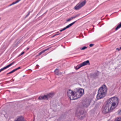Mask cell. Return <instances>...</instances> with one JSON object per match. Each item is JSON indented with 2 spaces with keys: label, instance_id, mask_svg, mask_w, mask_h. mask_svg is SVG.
Wrapping results in <instances>:
<instances>
[{
  "label": "cell",
  "instance_id": "1",
  "mask_svg": "<svg viewBox=\"0 0 121 121\" xmlns=\"http://www.w3.org/2000/svg\"><path fill=\"white\" fill-rule=\"evenodd\" d=\"M119 99L117 97H113L107 101L102 109V112L106 114L109 113L113 110L118 105Z\"/></svg>",
  "mask_w": 121,
  "mask_h": 121
},
{
  "label": "cell",
  "instance_id": "2",
  "mask_svg": "<svg viewBox=\"0 0 121 121\" xmlns=\"http://www.w3.org/2000/svg\"><path fill=\"white\" fill-rule=\"evenodd\" d=\"M84 94V90L82 88L70 89L67 92V95L71 101L80 98Z\"/></svg>",
  "mask_w": 121,
  "mask_h": 121
},
{
  "label": "cell",
  "instance_id": "3",
  "mask_svg": "<svg viewBox=\"0 0 121 121\" xmlns=\"http://www.w3.org/2000/svg\"><path fill=\"white\" fill-rule=\"evenodd\" d=\"M107 92V88L105 85L102 86L98 90V93L97 96L98 100L103 98L105 97Z\"/></svg>",
  "mask_w": 121,
  "mask_h": 121
},
{
  "label": "cell",
  "instance_id": "4",
  "mask_svg": "<svg viewBox=\"0 0 121 121\" xmlns=\"http://www.w3.org/2000/svg\"><path fill=\"white\" fill-rule=\"evenodd\" d=\"M90 64V62L88 60L85 61V62H84L82 63H81L79 65L77 66H76L75 67V69L76 70H78L81 67H83L84 66H85V65H88Z\"/></svg>",
  "mask_w": 121,
  "mask_h": 121
},
{
  "label": "cell",
  "instance_id": "5",
  "mask_svg": "<svg viewBox=\"0 0 121 121\" xmlns=\"http://www.w3.org/2000/svg\"><path fill=\"white\" fill-rule=\"evenodd\" d=\"M86 1H82V2H81L79 4H77V5L74 7V9H75L76 10L79 9L80 8L82 7L83 6H84L85 4H86Z\"/></svg>",
  "mask_w": 121,
  "mask_h": 121
},
{
  "label": "cell",
  "instance_id": "6",
  "mask_svg": "<svg viewBox=\"0 0 121 121\" xmlns=\"http://www.w3.org/2000/svg\"><path fill=\"white\" fill-rule=\"evenodd\" d=\"M76 22V21H75V22H73V23H71V24H70L68 26H66L64 28L62 29H61V30H60V32L62 31H64V30H65V29H68V28H69L71 26L73 25L74 24H75V22Z\"/></svg>",
  "mask_w": 121,
  "mask_h": 121
},
{
  "label": "cell",
  "instance_id": "7",
  "mask_svg": "<svg viewBox=\"0 0 121 121\" xmlns=\"http://www.w3.org/2000/svg\"><path fill=\"white\" fill-rule=\"evenodd\" d=\"M14 63V62H13V63H11V64H10L8 65H7L5 67H4V68H3L2 69H0V72H1V71H2L3 70H5V69H7L10 66H11V65H12Z\"/></svg>",
  "mask_w": 121,
  "mask_h": 121
},
{
  "label": "cell",
  "instance_id": "8",
  "mask_svg": "<svg viewBox=\"0 0 121 121\" xmlns=\"http://www.w3.org/2000/svg\"><path fill=\"white\" fill-rule=\"evenodd\" d=\"M15 121H27L25 120V119H24L23 117H18Z\"/></svg>",
  "mask_w": 121,
  "mask_h": 121
},
{
  "label": "cell",
  "instance_id": "9",
  "mask_svg": "<svg viewBox=\"0 0 121 121\" xmlns=\"http://www.w3.org/2000/svg\"><path fill=\"white\" fill-rule=\"evenodd\" d=\"M21 68L20 67H18V68H17L15 69H14V70H13L12 71H11V72L9 73H7V74H10V73H14V72L15 71H16L17 70H18V69H20Z\"/></svg>",
  "mask_w": 121,
  "mask_h": 121
},
{
  "label": "cell",
  "instance_id": "10",
  "mask_svg": "<svg viewBox=\"0 0 121 121\" xmlns=\"http://www.w3.org/2000/svg\"><path fill=\"white\" fill-rule=\"evenodd\" d=\"M79 15H77L75 16H73V17H71V18H69L67 20V21H70L71 20L73 19V18H76L77 16H78Z\"/></svg>",
  "mask_w": 121,
  "mask_h": 121
},
{
  "label": "cell",
  "instance_id": "11",
  "mask_svg": "<svg viewBox=\"0 0 121 121\" xmlns=\"http://www.w3.org/2000/svg\"><path fill=\"white\" fill-rule=\"evenodd\" d=\"M49 48H48L47 49H45V50H43V51H41V52H40V53L39 54H38V56H39V55H41V54H42L43 53H44V52H45V51H47V50H48L49 49Z\"/></svg>",
  "mask_w": 121,
  "mask_h": 121
},
{
  "label": "cell",
  "instance_id": "12",
  "mask_svg": "<svg viewBox=\"0 0 121 121\" xmlns=\"http://www.w3.org/2000/svg\"><path fill=\"white\" fill-rule=\"evenodd\" d=\"M121 23H120V24H119L118 25H117V27H116V29H115V30H117V29H119L120 28V27H121Z\"/></svg>",
  "mask_w": 121,
  "mask_h": 121
},
{
  "label": "cell",
  "instance_id": "13",
  "mask_svg": "<svg viewBox=\"0 0 121 121\" xmlns=\"http://www.w3.org/2000/svg\"><path fill=\"white\" fill-rule=\"evenodd\" d=\"M121 117H117V118H116L115 119V121H121Z\"/></svg>",
  "mask_w": 121,
  "mask_h": 121
},
{
  "label": "cell",
  "instance_id": "14",
  "mask_svg": "<svg viewBox=\"0 0 121 121\" xmlns=\"http://www.w3.org/2000/svg\"><path fill=\"white\" fill-rule=\"evenodd\" d=\"M20 2V1H16V2H15L13 3L12 4H11L10 5V6H11V5H13L15 4H16V3H18V2Z\"/></svg>",
  "mask_w": 121,
  "mask_h": 121
},
{
  "label": "cell",
  "instance_id": "15",
  "mask_svg": "<svg viewBox=\"0 0 121 121\" xmlns=\"http://www.w3.org/2000/svg\"><path fill=\"white\" fill-rule=\"evenodd\" d=\"M87 48V47L86 46H84V47H82V48H81V50H84V49H86Z\"/></svg>",
  "mask_w": 121,
  "mask_h": 121
},
{
  "label": "cell",
  "instance_id": "16",
  "mask_svg": "<svg viewBox=\"0 0 121 121\" xmlns=\"http://www.w3.org/2000/svg\"><path fill=\"white\" fill-rule=\"evenodd\" d=\"M93 45H94V44H90V47H92L93 46Z\"/></svg>",
  "mask_w": 121,
  "mask_h": 121
},
{
  "label": "cell",
  "instance_id": "17",
  "mask_svg": "<svg viewBox=\"0 0 121 121\" xmlns=\"http://www.w3.org/2000/svg\"><path fill=\"white\" fill-rule=\"evenodd\" d=\"M24 52H22V53H21V54H20V55H19V56H20V55H22V54H24Z\"/></svg>",
  "mask_w": 121,
  "mask_h": 121
},
{
  "label": "cell",
  "instance_id": "18",
  "mask_svg": "<svg viewBox=\"0 0 121 121\" xmlns=\"http://www.w3.org/2000/svg\"></svg>",
  "mask_w": 121,
  "mask_h": 121
}]
</instances>
